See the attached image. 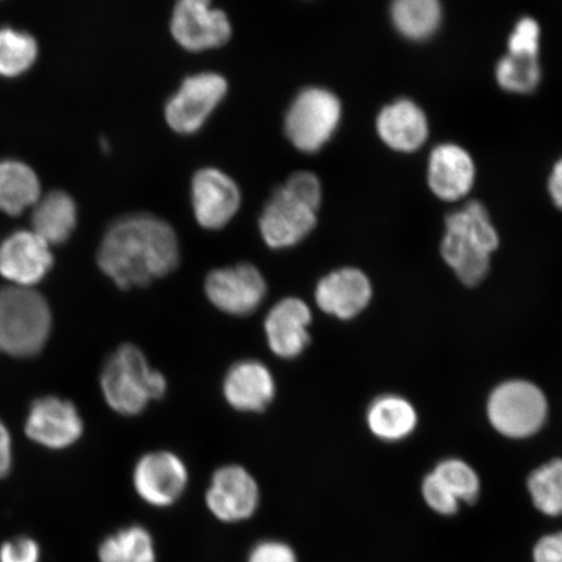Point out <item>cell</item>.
Instances as JSON below:
<instances>
[{
    "label": "cell",
    "mask_w": 562,
    "mask_h": 562,
    "mask_svg": "<svg viewBox=\"0 0 562 562\" xmlns=\"http://www.w3.org/2000/svg\"><path fill=\"white\" fill-rule=\"evenodd\" d=\"M440 252L456 277L467 286L480 285L491 269L490 252L460 236L448 234L440 245Z\"/></svg>",
    "instance_id": "cb8c5ba5"
},
{
    "label": "cell",
    "mask_w": 562,
    "mask_h": 562,
    "mask_svg": "<svg viewBox=\"0 0 562 562\" xmlns=\"http://www.w3.org/2000/svg\"><path fill=\"white\" fill-rule=\"evenodd\" d=\"M475 176L474 160L460 145L441 144L428 158V187L441 201L454 202L467 196L472 192Z\"/></svg>",
    "instance_id": "ac0fdd59"
},
{
    "label": "cell",
    "mask_w": 562,
    "mask_h": 562,
    "mask_svg": "<svg viewBox=\"0 0 562 562\" xmlns=\"http://www.w3.org/2000/svg\"><path fill=\"white\" fill-rule=\"evenodd\" d=\"M191 481L184 460L167 449H156L139 457L133 468L136 495L151 508L166 509L181 501Z\"/></svg>",
    "instance_id": "52a82bcc"
},
{
    "label": "cell",
    "mask_w": 562,
    "mask_h": 562,
    "mask_svg": "<svg viewBox=\"0 0 562 562\" xmlns=\"http://www.w3.org/2000/svg\"><path fill=\"white\" fill-rule=\"evenodd\" d=\"M54 256L33 231H16L0 244V276L13 285L31 288L53 269Z\"/></svg>",
    "instance_id": "2e32d148"
},
{
    "label": "cell",
    "mask_w": 562,
    "mask_h": 562,
    "mask_svg": "<svg viewBox=\"0 0 562 562\" xmlns=\"http://www.w3.org/2000/svg\"><path fill=\"white\" fill-rule=\"evenodd\" d=\"M77 205L65 191H52L42 195L33 207L32 227L48 245L69 240L77 226Z\"/></svg>",
    "instance_id": "ffe728a7"
},
{
    "label": "cell",
    "mask_w": 562,
    "mask_h": 562,
    "mask_svg": "<svg viewBox=\"0 0 562 562\" xmlns=\"http://www.w3.org/2000/svg\"><path fill=\"white\" fill-rule=\"evenodd\" d=\"M98 559L100 562H157L156 540L144 526H126L103 539Z\"/></svg>",
    "instance_id": "d4e9b609"
},
{
    "label": "cell",
    "mask_w": 562,
    "mask_h": 562,
    "mask_svg": "<svg viewBox=\"0 0 562 562\" xmlns=\"http://www.w3.org/2000/svg\"><path fill=\"white\" fill-rule=\"evenodd\" d=\"M12 467V442L11 435L3 422L0 420V477L10 473Z\"/></svg>",
    "instance_id": "8d00e7d4"
},
{
    "label": "cell",
    "mask_w": 562,
    "mask_h": 562,
    "mask_svg": "<svg viewBox=\"0 0 562 562\" xmlns=\"http://www.w3.org/2000/svg\"><path fill=\"white\" fill-rule=\"evenodd\" d=\"M281 187L294 199L318 213L323 200V188L318 176L308 171H297L292 173Z\"/></svg>",
    "instance_id": "4dcf8cb0"
},
{
    "label": "cell",
    "mask_w": 562,
    "mask_h": 562,
    "mask_svg": "<svg viewBox=\"0 0 562 562\" xmlns=\"http://www.w3.org/2000/svg\"><path fill=\"white\" fill-rule=\"evenodd\" d=\"M372 285L367 273L342 267L323 277L315 285L314 300L319 311L339 321L355 319L370 305Z\"/></svg>",
    "instance_id": "9a60e30c"
},
{
    "label": "cell",
    "mask_w": 562,
    "mask_h": 562,
    "mask_svg": "<svg viewBox=\"0 0 562 562\" xmlns=\"http://www.w3.org/2000/svg\"><path fill=\"white\" fill-rule=\"evenodd\" d=\"M342 104L334 91L307 87L294 97L284 117V132L302 153L319 151L339 128Z\"/></svg>",
    "instance_id": "277c9868"
},
{
    "label": "cell",
    "mask_w": 562,
    "mask_h": 562,
    "mask_svg": "<svg viewBox=\"0 0 562 562\" xmlns=\"http://www.w3.org/2000/svg\"><path fill=\"white\" fill-rule=\"evenodd\" d=\"M422 495L428 507L440 516H453L460 509V502L434 473L428 474L422 483Z\"/></svg>",
    "instance_id": "d6a6232c"
},
{
    "label": "cell",
    "mask_w": 562,
    "mask_h": 562,
    "mask_svg": "<svg viewBox=\"0 0 562 562\" xmlns=\"http://www.w3.org/2000/svg\"><path fill=\"white\" fill-rule=\"evenodd\" d=\"M97 263L121 290L145 288L178 269L179 237L171 224L159 216L126 214L104 232Z\"/></svg>",
    "instance_id": "6da1fadb"
},
{
    "label": "cell",
    "mask_w": 562,
    "mask_h": 562,
    "mask_svg": "<svg viewBox=\"0 0 562 562\" xmlns=\"http://www.w3.org/2000/svg\"><path fill=\"white\" fill-rule=\"evenodd\" d=\"M41 199V182L33 168L16 159L0 161V211L23 214Z\"/></svg>",
    "instance_id": "44dd1931"
},
{
    "label": "cell",
    "mask_w": 562,
    "mask_h": 562,
    "mask_svg": "<svg viewBox=\"0 0 562 562\" xmlns=\"http://www.w3.org/2000/svg\"><path fill=\"white\" fill-rule=\"evenodd\" d=\"M540 48V26L537 20L524 18L518 21L509 35L508 54L538 58Z\"/></svg>",
    "instance_id": "1f68e13d"
},
{
    "label": "cell",
    "mask_w": 562,
    "mask_h": 562,
    "mask_svg": "<svg viewBox=\"0 0 562 562\" xmlns=\"http://www.w3.org/2000/svg\"><path fill=\"white\" fill-rule=\"evenodd\" d=\"M105 404L123 417H137L168 392L164 372L154 369L145 351L125 342L105 360L100 378Z\"/></svg>",
    "instance_id": "7a4b0ae2"
},
{
    "label": "cell",
    "mask_w": 562,
    "mask_h": 562,
    "mask_svg": "<svg viewBox=\"0 0 562 562\" xmlns=\"http://www.w3.org/2000/svg\"><path fill=\"white\" fill-rule=\"evenodd\" d=\"M446 232L474 243L490 255L501 245V236L491 221L487 209L476 201L469 202L449 214L446 220Z\"/></svg>",
    "instance_id": "484cf974"
},
{
    "label": "cell",
    "mask_w": 562,
    "mask_h": 562,
    "mask_svg": "<svg viewBox=\"0 0 562 562\" xmlns=\"http://www.w3.org/2000/svg\"><path fill=\"white\" fill-rule=\"evenodd\" d=\"M261 498L257 477L240 463L217 468L205 492V504L211 516L229 525L249 521L255 517Z\"/></svg>",
    "instance_id": "9c48e42d"
},
{
    "label": "cell",
    "mask_w": 562,
    "mask_h": 562,
    "mask_svg": "<svg viewBox=\"0 0 562 562\" xmlns=\"http://www.w3.org/2000/svg\"><path fill=\"white\" fill-rule=\"evenodd\" d=\"M548 191L554 206L562 210V158L553 166L550 180H548Z\"/></svg>",
    "instance_id": "74e56055"
},
{
    "label": "cell",
    "mask_w": 562,
    "mask_h": 562,
    "mask_svg": "<svg viewBox=\"0 0 562 562\" xmlns=\"http://www.w3.org/2000/svg\"><path fill=\"white\" fill-rule=\"evenodd\" d=\"M27 438L50 449H66L79 441L83 420L75 404L59 397L37 400L27 416Z\"/></svg>",
    "instance_id": "e0dca14e"
},
{
    "label": "cell",
    "mask_w": 562,
    "mask_h": 562,
    "mask_svg": "<svg viewBox=\"0 0 562 562\" xmlns=\"http://www.w3.org/2000/svg\"><path fill=\"white\" fill-rule=\"evenodd\" d=\"M498 87L513 94H530L542 80V68L532 56L505 55L495 70Z\"/></svg>",
    "instance_id": "f1b7e54d"
},
{
    "label": "cell",
    "mask_w": 562,
    "mask_h": 562,
    "mask_svg": "<svg viewBox=\"0 0 562 562\" xmlns=\"http://www.w3.org/2000/svg\"><path fill=\"white\" fill-rule=\"evenodd\" d=\"M432 473L439 477L460 504H473L480 497V476L465 461L460 459L442 460Z\"/></svg>",
    "instance_id": "f546056e"
},
{
    "label": "cell",
    "mask_w": 562,
    "mask_h": 562,
    "mask_svg": "<svg viewBox=\"0 0 562 562\" xmlns=\"http://www.w3.org/2000/svg\"><path fill=\"white\" fill-rule=\"evenodd\" d=\"M52 311L42 294L24 286L0 288V351L32 357L52 333Z\"/></svg>",
    "instance_id": "3957f363"
},
{
    "label": "cell",
    "mask_w": 562,
    "mask_h": 562,
    "mask_svg": "<svg viewBox=\"0 0 562 562\" xmlns=\"http://www.w3.org/2000/svg\"><path fill=\"white\" fill-rule=\"evenodd\" d=\"M531 501L548 517L562 516V459L539 467L527 480Z\"/></svg>",
    "instance_id": "83f0119b"
},
{
    "label": "cell",
    "mask_w": 562,
    "mask_h": 562,
    "mask_svg": "<svg viewBox=\"0 0 562 562\" xmlns=\"http://www.w3.org/2000/svg\"><path fill=\"white\" fill-rule=\"evenodd\" d=\"M390 13L397 33L413 42L431 38L442 20L438 0H397L391 5Z\"/></svg>",
    "instance_id": "603a6c76"
},
{
    "label": "cell",
    "mask_w": 562,
    "mask_h": 562,
    "mask_svg": "<svg viewBox=\"0 0 562 562\" xmlns=\"http://www.w3.org/2000/svg\"><path fill=\"white\" fill-rule=\"evenodd\" d=\"M40 546L31 538H16L0 547V562H40Z\"/></svg>",
    "instance_id": "e575fe53"
},
{
    "label": "cell",
    "mask_w": 562,
    "mask_h": 562,
    "mask_svg": "<svg viewBox=\"0 0 562 562\" xmlns=\"http://www.w3.org/2000/svg\"><path fill=\"white\" fill-rule=\"evenodd\" d=\"M376 132L393 151L411 154L426 144L430 125L425 111L416 102L402 98L385 104L379 112Z\"/></svg>",
    "instance_id": "d6986e66"
},
{
    "label": "cell",
    "mask_w": 562,
    "mask_h": 562,
    "mask_svg": "<svg viewBox=\"0 0 562 562\" xmlns=\"http://www.w3.org/2000/svg\"><path fill=\"white\" fill-rule=\"evenodd\" d=\"M532 562H562V531L547 533L532 548Z\"/></svg>",
    "instance_id": "d590c367"
},
{
    "label": "cell",
    "mask_w": 562,
    "mask_h": 562,
    "mask_svg": "<svg viewBox=\"0 0 562 562\" xmlns=\"http://www.w3.org/2000/svg\"><path fill=\"white\" fill-rule=\"evenodd\" d=\"M246 562H299V557L283 540L266 539L252 546Z\"/></svg>",
    "instance_id": "836d02e7"
},
{
    "label": "cell",
    "mask_w": 562,
    "mask_h": 562,
    "mask_svg": "<svg viewBox=\"0 0 562 562\" xmlns=\"http://www.w3.org/2000/svg\"><path fill=\"white\" fill-rule=\"evenodd\" d=\"M313 312L306 301L284 297L267 312L263 334L267 348L279 360H297L311 347Z\"/></svg>",
    "instance_id": "8fae6325"
},
{
    "label": "cell",
    "mask_w": 562,
    "mask_h": 562,
    "mask_svg": "<svg viewBox=\"0 0 562 562\" xmlns=\"http://www.w3.org/2000/svg\"><path fill=\"white\" fill-rule=\"evenodd\" d=\"M370 431L384 441H398L409 437L418 424L417 412L406 398L381 396L369 406L367 414Z\"/></svg>",
    "instance_id": "7402d4cb"
},
{
    "label": "cell",
    "mask_w": 562,
    "mask_h": 562,
    "mask_svg": "<svg viewBox=\"0 0 562 562\" xmlns=\"http://www.w3.org/2000/svg\"><path fill=\"white\" fill-rule=\"evenodd\" d=\"M38 56V44L33 35L0 27V76L13 79L30 70Z\"/></svg>",
    "instance_id": "4316f807"
},
{
    "label": "cell",
    "mask_w": 562,
    "mask_h": 562,
    "mask_svg": "<svg viewBox=\"0 0 562 562\" xmlns=\"http://www.w3.org/2000/svg\"><path fill=\"white\" fill-rule=\"evenodd\" d=\"M318 222V213L279 187L259 217L263 241L272 249H286L304 241Z\"/></svg>",
    "instance_id": "4fadbf2b"
},
{
    "label": "cell",
    "mask_w": 562,
    "mask_h": 562,
    "mask_svg": "<svg viewBox=\"0 0 562 562\" xmlns=\"http://www.w3.org/2000/svg\"><path fill=\"white\" fill-rule=\"evenodd\" d=\"M228 93L226 77L201 72L186 77L165 108L168 126L179 135H193L206 123Z\"/></svg>",
    "instance_id": "ba28073f"
},
{
    "label": "cell",
    "mask_w": 562,
    "mask_h": 562,
    "mask_svg": "<svg viewBox=\"0 0 562 562\" xmlns=\"http://www.w3.org/2000/svg\"><path fill=\"white\" fill-rule=\"evenodd\" d=\"M191 195L196 223L211 231L226 227L241 206L237 182L215 167L201 168L193 175Z\"/></svg>",
    "instance_id": "7c38bea8"
},
{
    "label": "cell",
    "mask_w": 562,
    "mask_h": 562,
    "mask_svg": "<svg viewBox=\"0 0 562 562\" xmlns=\"http://www.w3.org/2000/svg\"><path fill=\"white\" fill-rule=\"evenodd\" d=\"M203 291L217 312L245 318L258 312L269 288L257 266L241 262L210 271Z\"/></svg>",
    "instance_id": "8992f818"
},
{
    "label": "cell",
    "mask_w": 562,
    "mask_h": 562,
    "mask_svg": "<svg viewBox=\"0 0 562 562\" xmlns=\"http://www.w3.org/2000/svg\"><path fill=\"white\" fill-rule=\"evenodd\" d=\"M278 384L272 370L256 358L232 363L223 376L224 402L237 413L261 414L277 397Z\"/></svg>",
    "instance_id": "5bb4252c"
},
{
    "label": "cell",
    "mask_w": 562,
    "mask_h": 562,
    "mask_svg": "<svg viewBox=\"0 0 562 562\" xmlns=\"http://www.w3.org/2000/svg\"><path fill=\"white\" fill-rule=\"evenodd\" d=\"M487 416L492 427L504 437L530 438L546 424L547 398L536 384L515 379L498 384L492 391Z\"/></svg>",
    "instance_id": "5b68a950"
},
{
    "label": "cell",
    "mask_w": 562,
    "mask_h": 562,
    "mask_svg": "<svg viewBox=\"0 0 562 562\" xmlns=\"http://www.w3.org/2000/svg\"><path fill=\"white\" fill-rule=\"evenodd\" d=\"M170 31L182 48L201 53L226 45L232 25L227 13L210 0H180L173 7Z\"/></svg>",
    "instance_id": "30bf717a"
}]
</instances>
